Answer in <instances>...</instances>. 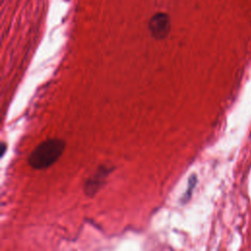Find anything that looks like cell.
<instances>
[{"instance_id":"obj_1","label":"cell","mask_w":251,"mask_h":251,"mask_svg":"<svg viewBox=\"0 0 251 251\" xmlns=\"http://www.w3.org/2000/svg\"><path fill=\"white\" fill-rule=\"evenodd\" d=\"M66 143L61 138H49L39 143L29 154L28 165L35 170L52 166L63 154Z\"/></svg>"},{"instance_id":"obj_2","label":"cell","mask_w":251,"mask_h":251,"mask_svg":"<svg viewBox=\"0 0 251 251\" xmlns=\"http://www.w3.org/2000/svg\"><path fill=\"white\" fill-rule=\"evenodd\" d=\"M148 29L151 36L156 40L165 39L172 29L171 17L165 12L154 14L149 20Z\"/></svg>"},{"instance_id":"obj_3","label":"cell","mask_w":251,"mask_h":251,"mask_svg":"<svg viewBox=\"0 0 251 251\" xmlns=\"http://www.w3.org/2000/svg\"><path fill=\"white\" fill-rule=\"evenodd\" d=\"M112 169L107 166H100L97 171L85 180L84 193L88 197L95 195L104 185L107 176L110 175Z\"/></svg>"},{"instance_id":"obj_4","label":"cell","mask_w":251,"mask_h":251,"mask_svg":"<svg viewBox=\"0 0 251 251\" xmlns=\"http://www.w3.org/2000/svg\"><path fill=\"white\" fill-rule=\"evenodd\" d=\"M196 181H197V176H196L195 175H192V176L189 177V179H188V186H187V189H186V191L183 193V195H182V197H181V199H180V202H181L182 204L186 203V202L189 200V198H190V196H191V193H192V190H193V187H194L195 184H196Z\"/></svg>"},{"instance_id":"obj_5","label":"cell","mask_w":251,"mask_h":251,"mask_svg":"<svg viewBox=\"0 0 251 251\" xmlns=\"http://www.w3.org/2000/svg\"><path fill=\"white\" fill-rule=\"evenodd\" d=\"M5 149H6V143H5V142H2V153H1V156L4 155Z\"/></svg>"}]
</instances>
